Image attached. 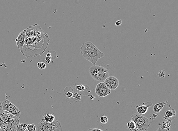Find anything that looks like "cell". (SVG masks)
<instances>
[{"label":"cell","instance_id":"6","mask_svg":"<svg viewBox=\"0 0 178 131\" xmlns=\"http://www.w3.org/2000/svg\"><path fill=\"white\" fill-rule=\"evenodd\" d=\"M2 110L7 111L13 116L18 118L20 116L21 112L19 109L10 102L8 99L7 94H6V99L3 102H1Z\"/></svg>","mask_w":178,"mask_h":131},{"label":"cell","instance_id":"26","mask_svg":"<svg viewBox=\"0 0 178 131\" xmlns=\"http://www.w3.org/2000/svg\"><path fill=\"white\" fill-rule=\"evenodd\" d=\"M121 24V20H119L117 21L116 22V23H115V25L118 26H120Z\"/></svg>","mask_w":178,"mask_h":131},{"label":"cell","instance_id":"25","mask_svg":"<svg viewBox=\"0 0 178 131\" xmlns=\"http://www.w3.org/2000/svg\"><path fill=\"white\" fill-rule=\"evenodd\" d=\"M72 87L71 88H72ZM70 88V89H71ZM73 88H72L71 90H70V91H68V92L67 93H65V94L67 95V96H68V97H72V96H73Z\"/></svg>","mask_w":178,"mask_h":131},{"label":"cell","instance_id":"15","mask_svg":"<svg viewBox=\"0 0 178 131\" xmlns=\"http://www.w3.org/2000/svg\"><path fill=\"white\" fill-rule=\"evenodd\" d=\"M43 117L44 118L42 120L47 123H52L56 120L55 116L52 114L47 113Z\"/></svg>","mask_w":178,"mask_h":131},{"label":"cell","instance_id":"22","mask_svg":"<svg viewBox=\"0 0 178 131\" xmlns=\"http://www.w3.org/2000/svg\"><path fill=\"white\" fill-rule=\"evenodd\" d=\"M27 130L28 131H36V126L33 123L27 125Z\"/></svg>","mask_w":178,"mask_h":131},{"label":"cell","instance_id":"9","mask_svg":"<svg viewBox=\"0 0 178 131\" xmlns=\"http://www.w3.org/2000/svg\"><path fill=\"white\" fill-rule=\"evenodd\" d=\"M104 83L111 91L115 90L119 85V80L113 76H109L104 81Z\"/></svg>","mask_w":178,"mask_h":131},{"label":"cell","instance_id":"28","mask_svg":"<svg viewBox=\"0 0 178 131\" xmlns=\"http://www.w3.org/2000/svg\"><path fill=\"white\" fill-rule=\"evenodd\" d=\"M156 131H168V130H167L166 129H164V128H161V127H160L158 128L157 130Z\"/></svg>","mask_w":178,"mask_h":131},{"label":"cell","instance_id":"1","mask_svg":"<svg viewBox=\"0 0 178 131\" xmlns=\"http://www.w3.org/2000/svg\"><path fill=\"white\" fill-rule=\"evenodd\" d=\"M24 45L20 51L27 58L42 55L47 49L50 40L38 25L35 24L26 28Z\"/></svg>","mask_w":178,"mask_h":131},{"label":"cell","instance_id":"13","mask_svg":"<svg viewBox=\"0 0 178 131\" xmlns=\"http://www.w3.org/2000/svg\"><path fill=\"white\" fill-rule=\"evenodd\" d=\"M176 116V111L172 109L171 110H168L165 112L163 119L169 122L172 121L175 118Z\"/></svg>","mask_w":178,"mask_h":131},{"label":"cell","instance_id":"20","mask_svg":"<svg viewBox=\"0 0 178 131\" xmlns=\"http://www.w3.org/2000/svg\"><path fill=\"white\" fill-rule=\"evenodd\" d=\"M75 88L77 91H83L85 90L86 86L82 84L78 85L75 86Z\"/></svg>","mask_w":178,"mask_h":131},{"label":"cell","instance_id":"17","mask_svg":"<svg viewBox=\"0 0 178 131\" xmlns=\"http://www.w3.org/2000/svg\"><path fill=\"white\" fill-rule=\"evenodd\" d=\"M27 124L24 123H19L16 127V131H26L27 127Z\"/></svg>","mask_w":178,"mask_h":131},{"label":"cell","instance_id":"14","mask_svg":"<svg viewBox=\"0 0 178 131\" xmlns=\"http://www.w3.org/2000/svg\"><path fill=\"white\" fill-rule=\"evenodd\" d=\"M164 106L170 107L169 105H168V103L166 102H159V103L156 104L154 106L153 108V110L155 113H160L161 110L163 109Z\"/></svg>","mask_w":178,"mask_h":131},{"label":"cell","instance_id":"7","mask_svg":"<svg viewBox=\"0 0 178 131\" xmlns=\"http://www.w3.org/2000/svg\"><path fill=\"white\" fill-rule=\"evenodd\" d=\"M95 93L98 97H105L111 93V91L104 82L98 84L95 88Z\"/></svg>","mask_w":178,"mask_h":131},{"label":"cell","instance_id":"2","mask_svg":"<svg viewBox=\"0 0 178 131\" xmlns=\"http://www.w3.org/2000/svg\"><path fill=\"white\" fill-rule=\"evenodd\" d=\"M80 51L83 57L92 64L93 65H96L98 60L105 56L104 53L90 41L83 43L80 48Z\"/></svg>","mask_w":178,"mask_h":131},{"label":"cell","instance_id":"19","mask_svg":"<svg viewBox=\"0 0 178 131\" xmlns=\"http://www.w3.org/2000/svg\"><path fill=\"white\" fill-rule=\"evenodd\" d=\"M99 121H100L101 123H103V124H106L108 121V117L105 115H103L99 119Z\"/></svg>","mask_w":178,"mask_h":131},{"label":"cell","instance_id":"27","mask_svg":"<svg viewBox=\"0 0 178 131\" xmlns=\"http://www.w3.org/2000/svg\"><path fill=\"white\" fill-rule=\"evenodd\" d=\"M88 131H103L102 130L98 128H91L89 129Z\"/></svg>","mask_w":178,"mask_h":131},{"label":"cell","instance_id":"29","mask_svg":"<svg viewBox=\"0 0 178 131\" xmlns=\"http://www.w3.org/2000/svg\"><path fill=\"white\" fill-rule=\"evenodd\" d=\"M2 103H1V102L0 101V112H2Z\"/></svg>","mask_w":178,"mask_h":131},{"label":"cell","instance_id":"4","mask_svg":"<svg viewBox=\"0 0 178 131\" xmlns=\"http://www.w3.org/2000/svg\"><path fill=\"white\" fill-rule=\"evenodd\" d=\"M35 126L36 131H63L61 124L57 119L52 123H47L42 120Z\"/></svg>","mask_w":178,"mask_h":131},{"label":"cell","instance_id":"21","mask_svg":"<svg viewBox=\"0 0 178 131\" xmlns=\"http://www.w3.org/2000/svg\"><path fill=\"white\" fill-rule=\"evenodd\" d=\"M37 66L40 70H44L47 67L46 64L44 62H40L37 63Z\"/></svg>","mask_w":178,"mask_h":131},{"label":"cell","instance_id":"8","mask_svg":"<svg viewBox=\"0 0 178 131\" xmlns=\"http://www.w3.org/2000/svg\"><path fill=\"white\" fill-rule=\"evenodd\" d=\"M18 120V118L13 116L7 111L2 110L0 112V122L1 123H12Z\"/></svg>","mask_w":178,"mask_h":131},{"label":"cell","instance_id":"24","mask_svg":"<svg viewBox=\"0 0 178 131\" xmlns=\"http://www.w3.org/2000/svg\"><path fill=\"white\" fill-rule=\"evenodd\" d=\"M51 59V54L48 53L47 54V57L45 58V61L47 64H49Z\"/></svg>","mask_w":178,"mask_h":131},{"label":"cell","instance_id":"18","mask_svg":"<svg viewBox=\"0 0 178 131\" xmlns=\"http://www.w3.org/2000/svg\"><path fill=\"white\" fill-rule=\"evenodd\" d=\"M170 126H171V123H170V122L166 121L162 122L161 126V127L163 128H164V129H166L168 130H170Z\"/></svg>","mask_w":178,"mask_h":131},{"label":"cell","instance_id":"12","mask_svg":"<svg viewBox=\"0 0 178 131\" xmlns=\"http://www.w3.org/2000/svg\"><path fill=\"white\" fill-rule=\"evenodd\" d=\"M153 103L151 102H147L144 104L139 106H136L137 111L140 115H145L147 112L148 109L149 107H151Z\"/></svg>","mask_w":178,"mask_h":131},{"label":"cell","instance_id":"23","mask_svg":"<svg viewBox=\"0 0 178 131\" xmlns=\"http://www.w3.org/2000/svg\"><path fill=\"white\" fill-rule=\"evenodd\" d=\"M157 75L161 78H164L165 77V70H161L159 71Z\"/></svg>","mask_w":178,"mask_h":131},{"label":"cell","instance_id":"10","mask_svg":"<svg viewBox=\"0 0 178 131\" xmlns=\"http://www.w3.org/2000/svg\"><path fill=\"white\" fill-rule=\"evenodd\" d=\"M26 31V29L22 31L18 34V36L17 39H15L17 48L19 49L20 51L22 50L24 45Z\"/></svg>","mask_w":178,"mask_h":131},{"label":"cell","instance_id":"16","mask_svg":"<svg viewBox=\"0 0 178 131\" xmlns=\"http://www.w3.org/2000/svg\"><path fill=\"white\" fill-rule=\"evenodd\" d=\"M127 128L131 131H138V130L135 122L131 120L128 121L127 122Z\"/></svg>","mask_w":178,"mask_h":131},{"label":"cell","instance_id":"5","mask_svg":"<svg viewBox=\"0 0 178 131\" xmlns=\"http://www.w3.org/2000/svg\"><path fill=\"white\" fill-rule=\"evenodd\" d=\"M131 119L135 122L138 130L146 131L150 127V122L149 119L139 114H134L131 116Z\"/></svg>","mask_w":178,"mask_h":131},{"label":"cell","instance_id":"3","mask_svg":"<svg viewBox=\"0 0 178 131\" xmlns=\"http://www.w3.org/2000/svg\"><path fill=\"white\" fill-rule=\"evenodd\" d=\"M90 74L96 81L103 82L109 77L108 70L103 67L99 65H93L89 69Z\"/></svg>","mask_w":178,"mask_h":131},{"label":"cell","instance_id":"11","mask_svg":"<svg viewBox=\"0 0 178 131\" xmlns=\"http://www.w3.org/2000/svg\"><path fill=\"white\" fill-rule=\"evenodd\" d=\"M19 123V121L9 123H1L2 131H16V127Z\"/></svg>","mask_w":178,"mask_h":131}]
</instances>
